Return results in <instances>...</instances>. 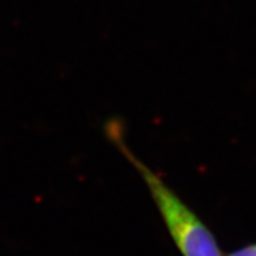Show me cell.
I'll list each match as a JSON object with an SVG mask.
<instances>
[{
    "mask_svg": "<svg viewBox=\"0 0 256 256\" xmlns=\"http://www.w3.org/2000/svg\"><path fill=\"white\" fill-rule=\"evenodd\" d=\"M106 133L146 182L151 198L155 202L166 230L181 256H222L218 240L198 214L166 185L158 173L132 152L124 138L122 124L117 120L108 121L106 124Z\"/></svg>",
    "mask_w": 256,
    "mask_h": 256,
    "instance_id": "6da1fadb",
    "label": "cell"
},
{
    "mask_svg": "<svg viewBox=\"0 0 256 256\" xmlns=\"http://www.w3.org/2000/svg\"><path fill=\"white\" fill-rule=\"evenodd\" d=\"M228 256H256V244L242 247L240 250L229 254Z\"/></svg>",
    "mask_w": 256,
    "mask_h": 256,
    "instance_id": "7a4b0ae2",
    "label": "cell"
}]
</instances>
